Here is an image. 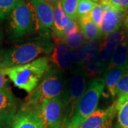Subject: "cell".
I'll return each mask as SVG.
<instances>
[{"instance_id":"cell-16","label":"cell","mask_w":128,"mask_h":128,"mask_svg":"<svg viewBox=\"0 0 128 128\" xmlns=\"http://www.w3.org/2000/svg\"><path fill=\"white\" fill-rule=\"evenodd\" d=\"M78 21L80 24V29L86 41L94 42L101 36L100 28L92 22L90 16L80 18Z\"/></svg>"},{"instance_id":"cell-30","label":"cell","mask_w":128,"mask_h":128,"mask_svg":"<svg viewBox=\"0 0 128 128\" xmlns=\"http://www.w3.org/2000/svg\"><path fill=\"white\" fill-rule=\"evenodd\" d=\"M114 51V50H112L109 48L102 46V45H100V47H99L98 55L100 56V59L102 60V61L106 65L107 67H108V66L109 65L110 62L111 61Z\"/></svg>"},{"instance_id":"cell-12","label":"cell","mask_w":128,"mask_h":128,"mask_svg":"<svg viewBox=\"0 0 128 128\" xmlns=\"http://www.w3.org/2000/svg\"><path fill=\"white\" fill-rule=\"evenodd\" d=\"M12 128H46L34 111L22 110L15 115Z\"/></svg>"},{"instance_id":"cell-5","label":"cell","mask_w":128,"mask_h":128,"mask_svg":"<svg viewBox=\"0 0 128 128\" xmlns=\"http://www.w3.org/2000/svg\"><path fill=\"white\" fill-rule=\"evenodd\" d=\"M87 78L82 66H80L74 69L66 80L63 93L64 119L62 128L66 126L71 118L78 102L87 88Z\"/></svg>"},{"instance_id":"cell-17","label":"cell","mask_w":128,"mask_h":128,"mask_svg":"<svg viewBox=\"0 0 128 128\" xmlns=\"http://www.w3.org/2000/svg\"><path fill=\"white\" fill-rule=\"evenodd\" d=\"M128 66V40L125 39L123 42L116 47L111 61L106 69L114 67ZM105 69V70H106Z\"/></svg>"},{"instance_id":"cell-31","label":"cell","mask_w":128,"mask_h":128,"mask_svg":"<svg viewBox=\"0 0 128 128\" xmlns=\"http://www.w3.org/2000/svg\"><path fill=\"white\" fill-rule=\"evenodd\" d=\"M16 113L0 112V128H9L13 122Z\"/></svg>"},{"instance_id":"cell-8","label":"cell","mask_w":128,"mask_h":128,"mask_svg":"<svg viewBox=\"0 0 128 128\" xmlns=\"http://www.w3.org/2000/svg\"><path fill=\"white\" fill-rule=\"evenodd\" d=\"M28 4L36 21L37 32L40 34H50L54 21V6L45 0H29Z\"/></svg>"},{"instance_id":"cell-19","label":"cell","mask_w":128,"mask_h":128,"mask_svg":"<svg viewBox=\"0 0 128 128\" xmlns=\"http://www.w3.org/2000/svg\"><path fill=\"white\" fill-rule=\"evenodd\" d=\"M106 67L98 54L86 60L82 66L84 73L89 78H95L101 74L104 70H105Z\"/></svg>"},{"instance_id":"cell-15","label":"cell","mask_w":128,"mask_h":128,"mask_svg":"<svg viewBox=\"0 0 128 128\" xmlns=\"http://www.w3.org/2000/svg\"><path fill=\"white\" fill-rule=\"evenodd\" d=\"M115 128H128V95L118 96L116 101Z\"/></svg>"},{"instance_id":"cell-24","label":"cell","mask_w":128,"mask_h":128,"mask_svg":"<svg viewBox=\"0 0 128 128\" xmlns=\"http://www.w3.org/2000/svg\"><path fill=\"white\" fill-rule=\"evenodd\" d=\"M18 0H0V22L9 17Z\"/></svg>"},{"instance_id":"cell-4","label":"cell","mask_w":128,"mask_h":128,"mask_svg":"<svg viewBox=\"0 0 128 128\" xmlns=\"http://www.w3.org/2000/svg\"><path fill=\"white\" fill-rule=\"evenodd\" d=\"M104 87L102 78H93L88 82L87 88L78 102L71 118L64 128H77L96 111Z\"/></svg>"},{"instance_id":"cell-27","label":"cell","mask_w":128,"mask_h":128,"mask_svg":"<svg viewBox=\"0 0 128 128\" xmlns=\"http://www.w3.org/2000/svg\"><path fill=\"white\" fill-rule=\"evenodd\" d=\"M128 95V70L120 79L115 88V96Z\"/></svg>"},{"instance_id":"cell-10","label":"cell","mask_w":128,"mask_h":128,"mask_svg":"<svg viewBox=\"0 0 128 128\" xmlns=\"http://www.w3.org/2000/svg\"><path fill=\"white\" fill-rule=\"evenodd\" d=\"M124 13L108 7L104 11V15L100 25L101 36H105L112 32L120 28L123 22Z\"/></svg>"},{"instance_id":"cell-29","label":"cell","mask_w":128,"mask_h":128,"mask_svg":"<svg viewBox=\"0 0 128 128\" xmlns=\"http://www.w3.org/2000/svg\"><path fill=\"white\" fill-rule=\"evenodd\" d=\"M105 2L112 9L122 12L128 11V0H101Z\"/></svg>"},{"instance_id":"cell-22","label":"cell","mask_w":128,"mask_h":128,"mask_svg":"<svg viewBox=\"0 0 128 128\" xmlns=\"http://www.w3.org/2000/svg\"><path fill=\"white\" fill-rule=\"evenodd\" d=\"M80 0H60V3L65 14L72 20L78 21L77 8Z\"/></svg>"},{"instance_id":"cell-9","label":"cell","mask_w":128,"mask_h":128,"mask_svg":"<svg viewBox=\"0 0 128 128\" xmlns=\"http://www.w3.org/2000/svg\"><path fill=\"white\" fill-rule=\"evenodd\" d=\"M56 46L50 55V59L55 66L62 72L68 70L72 65L71 50L61 38H55Z\"/></svg>"},{"instance_id":"cell-6","label":"cell","mask_w":128,"mask_h":128,"mask_svg":"<svg viewBox=\"0 0 128 128\" xmlns=\"http://www.w3.org/2000/svg\"><path fill=\"white\" fill-rule=\"evenodd\" d=\"M9 18L10 34L15 39L37 32L36 21L34 12L28 3L24 0H18Z\"/></svg>"},{"instance_id":"cell-2","label":"cell","mask_w":128,"mask_h":128,"mask_svg":"<svg viewBox=\"0 0 128 128\" xmlns=\"http://www.w3.org/2000/svg\"><path fill=\"white\" fill-rule=\"evenodd\" d=\"M65 85L63 72L56 66H49L37 87L27 96L22 110L35 111L44 100L63 95Z\"/></svg>"},{"instance_id":"cell-35","label":"cell","mask_w":128,"mask_h":128,"mask_svg":"<svg viewBox=\"0 0 128 128\" xmlns=\"http://www.w3.org/2000/svg\"><path fill=\"white\" fill-rule=\"evenodd\" d=\"M45 1H46L47 2H48V3L50 4L53 6H54L56 4H57L58 2H60V0H45Z\"/></svg>"},{"instance_id":"cell-37","label":"cell","mask_w":128,"mask_h":128,"mask_svg":"<svg viewBox=\"0 0 128 128\" xmlns=\"http://www.w3.org/2000/svg\"><path fill=\"white\" fill-rule=\"evenodd\" d=\"M90 1H92V2H95V3H96V2H99L100 0H90Z\"/></svg>"},{"instance_id":"cell-7","label":"cell","mask_w":128,"mask_h":128,"mask_svg":"<svg viewBox=\"0 0 128 128\" xmlns=\"http://www.w3.org/2000/svg\"><path fill=\"white\" fill-rule=\"evenodd\" d=\"M34 112L46 128H60L64 119L63 95L44 100Z\"/></svg>"},{"instance_id":"cell-18","label":"cell","mask_w":128,"mask_h":128,"mask_svg":"<svg viewBox=\"0 0 128 128\" xmlns=\"http://www.w3.org/2000/svg\"><path fill=\"white\" fill-rule=\"evenodd\" d=\"M17 100L10 88L0 90V112L16 113Z\"/></svg>"},{"instance_id":"cell-32","label":"cell","mask_w":128,"mask_h":128,"mask_svg":"<svg viewBox=\"0 0 128 128\" xmlns=\"http://www.w3.org/2000/svg\"><path fill=\"white\" fill-rule=\"evenodd\" d=\"M7 82H8V80L6 78L5 68H0V90L7 87L6 86Z\"/></svg>"},{"instance_id":"cell-25","label":"cell","mask_w":128,"mask_h":128,"mask_svg":"<svg viewBox=\"0 0 128 128\" xmlns=\"http://www.w3.org/2000/svg\"><path fill=\"white\" fill-rule=\"evenodd\" d=\"M72 64L77 67L82 66L84 63L88 59V51L84 46L71 50Z\"/></svg>"},{"instance_id":"cell-26","label":"cell","mask_w":128,"mask_h":128,"mask_svg":"<svg viewBox=\"0 0 128 128\" xmlns=\"http://www.w3.org/2000/svg\"><path fill=\"white\" fill-rule=\"evenodd\" d=\"M104 15V10L99 3H96L95 6L92 10L90 14V18L92 21V22L96 24L98 27H100L101 23L102 21Z\"/></svg>"},{"instance_id":"cell-33","label":"cell","mask_w":128,"mask_h":128,"mask_svg":"<svg viewBox=\"0 0 128 128\" xmlns=\"http://www.w3.org/2000/svg\"><path fill=\"white\" fill-rule=\"evenodd\" d=\"M114 116L110 117V118L106 121V122L100 128H112V120L114 119Z\"/></svg>"},{"instance_id":"cell-14","label":"cell","mask_w":128,"mask_h":128,"mask_svg":"<svg viewBox=\"0 0 128 128\" xmlns=\"http://www.w3.org/2000/svg\"><path fill=\"white\" fill-rule=\"evenodd\" d=\"M68 18V16L65 14L60 2L54 6V21L52 30L56 38L63 39L64 28Z\"/></svg>"},{"instance_id":"cell-36","label":"cell","mask_w":128,"mask_h":128,"mask_svg":"<svg viewBox=\"0 0 128 128\" xmlns=\"http://www.w3.org/2000/svg\"><path fill=\"white\" fill-rule=\"evenodd\" d=\"M2 40H3V34H2V31L0 30V53H1V50H2Z\"/></svg>"},{"instance_id":"cell-20","label":"cell","mask_w":128,"mask_h":128,"mask_svg":"<svg viewBox=\"0 0 128 128\" xmlns=\"http://www.w3.org/2000/svg\"><path fill=\"white\" fill-rule=\"evenodd\" d=\"M126 39V32L120 28L115 32L106 35L100 45L106 46L112 50H115L116 47Z\"/></svg>"},{"instance_id":"cell-11","label":"cell","mask_w":128,"mask_h":128,"mask_svg":"<svg viewBox=\"0 0 128 128\" xmlns=\"http://www.w3.org/2000/svg\"><path fill=\"white\" fill-rule=\"evenodd\" d=\"M115 114L116 102L105 110H96L77 128H100L110 117L114 116Z\"/></svg>"},{"instance_id":"cell-21","label":"cell","mask_w":128,"mask_h":128,"mask_svg":"<svg viewBox=\"0 0 128 128\" xmlns=\"http://www.w3.org/2000/svg\"><path fill=\"white\" fill-rule=\"evenodd\" d=\"M62 40L65 42V44L70 48V50H71L82 47L86 43V38L80 29H79L76 34Z\"/></svg>"},{"instance_id":"cell-13","label":"cell","mask_w":128,"mask_h":128,"mask_svg":"<svg viewBox=\"0 0 128 128\" xmlns=\"http://www.w3.org/2000/svg\"><path fill=\"white\" fill-rule=\"evenodd\" d=\"M128 70V66L106 69L103 74L105 86L112 97L115 96V88L121 77Z\"/></svg>"},{"instance_id":"cell-28","label":"cell","mask_w":128,"mask_h":128,"mask_svg":"<svg viewBox=\"0 0 128 128\" xmlns=\"http://www.w3.org/2000/svg\"><path fill=\"white\" fill-rule=\"evenodd\" d=\"M77 22L78 21L72 20L69 17L68 18L66 26H65V28H64V34L63 39L76 34L80 29V26H79L78 24L77 23Z\"/></svg>"},{"instance_id":"cell-23","label":"cell","mask_w":128,"mask_h":128,"mask_svg":"<svg viewBox=\"0 0 128 128\" xmlns=\"http://www.w3.org/2000/svg\"><path fill=\"white\" fill-rule=\"evenodd\" d=\"M96 3L90 0H80L77 8V17L80 18L90 16V12Z\"/></svg>"},{"instance_id":"cell-3","label":"cell","mask_w":128,"mask_h":128,"mask_svg":"<svg viewBox=\"0 0 128 128\" xmlns=\"http://www.w3.org/2000/svg\"><path fill=\"white\" fill-rule=\"evenodd\" d=\"M49 59L43 56L28 64L5 68L6 76L19 89L31 93L49 68Z\"/></svg>"},{"instance_id":"cell-34","label":"cell","mask_w":128,"mask_h":128,"mask_svg":"<svg viewBox=\"0 0 128 128\" xmlns=\"http://www.w3.org/2000/svg\"><path fill=\"white\" fill-rule=\"evenodd\" d=\"M123 24L124 26L126 28V29L128 31V11L127 12L124 13V16L123 19Z\"/></svg>"},{"instance_id":"cell-1","label":"cell","mask_w":128,"mask_h":128,"mask_svg":"<svg viewBox=\"0 0 128 128\" xmlns=\"http://www.w3.org/2000/svg\"><path fill=\"white\" fill-rule=\"evenodd\" d=\"M54 48L50 34H40L30 41L1 50L0 68H8L28 64L42 54H48Z\"/></svg>"}]
</instances>
